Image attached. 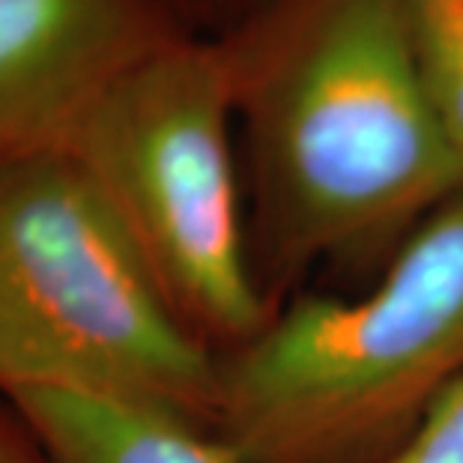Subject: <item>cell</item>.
Segmentation results:
<instances>
[{
  "instance_id": "1",
  "label": "cell",
  "mask_w": 463,
  "mask_h": 463,
  "mask_svg": "<svg viewBox=\"0 0 463 463\" xmlns=\"http://www.w3.org/2000/svg\"><path fill=\"white\" fill-rule=\"evenodd\" d=\"M213 39L266 258L373 249L463 189L403 0H263Z\"/></svg>"
},
{
  "instance_id": "2",
  "label": "cell",
  "mask_w": 463,
  "mask_h": 463,
  "mask_svg": "<svg viewBox=\"0 0 463 463\" xmlns=\"http://www.w3.org/2000/svg\"><path fill=\"white\" fill-rule=\"evenodd\" d=\"M460 377L463 189L362 299H293L222 356L210 433L236 463H386Z\"/></svg>"
},
{
  "instance_id": "3",
  "label": "cell",
  "mask_w": 463,
  "mask_h": 463,
  "mask_svg": "<svg viewBox=\"0 0 463 463\" xmlns=\"http://www.w3.org/2000/svg\"><path fill=\"white\" fill-rule=\"evenodd\" d=\"M219 362L72 156L0 162V398L69 392L210 430Z\"/></svg>"
},
{
  "instance_id": "4",
  "label": "cell",
  "mask_w": 463,
  "mask_h": 463,
  "mask_svg": "<svg viewBox=\"0 0 463 463\" xmlns=\"http://www.w3.org/2000/svg\"><path fill=\"white\" fill-rule=\"evenodd\" d=\"M63 153L90 174L176 320L215 356L272 317L254 279L231 78L185 33L108 90Z\"/></svg>"
},
{
  "instance_id": "5",
  "label": "cell",
  "mask_w": 463,
  "mask_h": 463,
  "mask_svg": "<svg viewBox=\"0 0 463 463\" xmlns=\"http://www.w3.org/2000/svg\"><path fill=\"white\" fill-rule=\"evenodd\" d=\"M185 33L165 0H0V162L63 153L126 72Z\"/></svg>"
},
{
  "instance_id": "6",
  "label": "cell",
  "mask_w": 463,
  "mask_h": 463,
  "mask_svg": "<svg viewBox=\"0 0 463 463\" xmlns=\"http://www.w3.org/2000/svg\"><path fill=\"white\" fill-rule=\"evenodd\" d=\"M54 463H236L210 430L126 403L24 392L9 398Z\"/></svg>"
},
{
  "instance_id": "7",
  "label": "cell",
  "mask_w": 463,
  "mask_h": 463,
  "mask_svg": "<svg viewBox=\"0 0 463 463\" xmlns=\"http://www.w3.org/2000/svg\"><path fill=\"white\" fill-rule=\"evenodd\" d=\"M433 114L463 165V0H403Z\"/></svg>"
},
{
  "instance_id": "8",
  "label": "cell",
  "mask_w": 463,
  "mask_h": 463,
  "mask_svg": "<svg viewBox=\"0 0 463 463\" xmlns=\"http://www.w3.org/2000/svg\"><path fill=\"white\" fill-rule=\"evenodd\" d=\"M386 463H463V377Z\"/></svg>"
},
{
  "instance_id": "9",
  "label": "cell",
  "mask_w": 463,
  "mask_h": 463,
  "mask_svg": "<svg viewBox=\"0 0 463 463\" xmlns=\"http://www.w3.org/2000/svg\"><path fill=\"white\" fill-rule=\"evenodd\" d=\"M167 9L180 18V24H210L219 27L215 36L231 31L233 24H240L245 15L254 13L263 0H165ZM189 31V27H185ZM194 33V31H192Z\"/></svg>"
},
{
  "instance_id": "10",
  "label": "cell",
  "mask_w": 463,
  "mask_h": 463,
  "mask_svg": "<svg viewBox=\"0 0 463 463\" xmlns=\"http://www.w3.org/2000/svg\"><path fill=\"white\" fill-rule=\"evenodd\" d=\"M0 463H54L43 439L9 401H0Z\"/></svg>"
}]
</instances>
